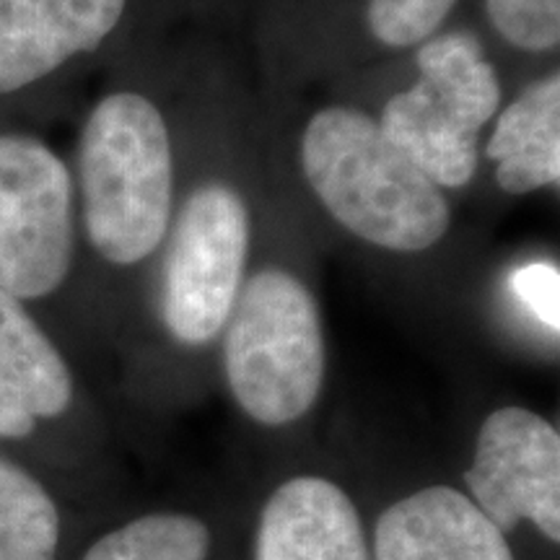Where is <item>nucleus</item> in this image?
<instances>
[{"label":"nucleus","mask_w":560,"mask_h":560,"mask_svg":"<svg viewBox=\"0 0 560 560\" xmlns=\"http://www.w3.org/2000/svg\"><path fill=\"white\" fill-rule=\"evenodd\" d=\"M301 170L327 213L374 247L423 252L450 231L441 187L353 107L319 109L301 136Z\"/></svg>","instance_id":"1"},{"label":"nucleus","mask_w":560,"mask_h":560,"mask_svg":"<svg viewBox=\"0 0 560 560\" xmlns=\"http://www.w3.org/2000/svg\"><path fill=\"white\" fill-rule=\"evenodd\" d=\"M79 174L91 247L112 265H136L172 221L174 161L164 117L145 96L117 91L91 109Z\"/></svg>","instance_id":"2"},{"label":"nucleus","mask_w":560,"mask_h":560,"mask_svg":"<svg viewBox=\"0 0 560 560\" xmlns=\"http://www.w3.org/2000/svg\"><path fill=\"white\" fill-rule=\"evenodd\" d=\"M223 330L231 395L252 420L289 425L314 408L325 382V332L306 283L289 270H260Z\"/></svg>","instance_id":"3"},{"label":"nucleus","mask_w":560,"mask_h":560,"mask_svg":"<svg viewBox=\"0 0 560 560\" xmlns=\"http://www.w3.org/2000/svg\"><path fill=\"white\" fill-rule=\"evenodd\" d=\"M420 79L384 104V138L436 187L470 185L480 130L501 104V83L470 32L439 34L418 50Z\"/></svg>","instance_id":"4"},{"label":"nucleus","mask_w":560,"mask_h":560,"mask_svg":"<svg viewBox=\"0 0 560 560\" xmlns=\"http://www.w3.org/2000/svg\"><path fill=\"white\" fill-rule=\"evenodd\" d=\"M73 213V179L58 153L32 136H0V289L34 301L66 283Z\"/></svg>","instance_id":"5"},{"label":"nucleus","mask_w":560,"mask_h":560,"mask_svg":"<svg viewBox=\"0 0 560 560\" xmlns=\"http://www.w3.org/2000/svg\"><path fill=\"white\" fill-rule=\"evenodd\" d=\"M249 244L242 195L208 182L187 198L164 260L161 314L185 346H206L234 312Z\"/></svg>","instance_id":"6"},{"label":"nucleus","mask_w":560,"mask_h":560,"mask_svg":"<svg viewBox=\"0 0 560 560\" xmlns=\"http://www.w3.org/2000/svg\"><path fill=\"white\" fill-rule=\"evenodd\" d=\"M465 480L470 501L503 535L532 522L545 540L560 542V436L537 412H490Z\"/></svg>","instance_id":"7"},{"label":"nucleus","mask_w":560,"mask_h":560,"mask_svg":"<svg viewBox=\"0 0 560 560\" xmlns=\"http://www.w3.org/2000/svg\"><path fill=\"white\" fill-rule=\"evenodd\" d=\"M128 0H0V96L94 52Z\"/></svg>","instance_id":"8"},{"label":"nucleus","mask_w":560,"mask_h":560,"mask_svg":"<svg viewBox=\"0 0 560 560\" xmlns=\"http://www.w3.org/2000/svg\"><path fill=\"white\" fill-rule=\"evenodd\" d=\"M374 560H514L470 495L433 486L392 503L376 522Z\"/></svg>","instance_id":"9"},{"label":"nucleus","mask_w":560,"mask_h":560,"mask_svg":"<svg viewBox=\"0 0 560 560\" xmlns=\"http://www.w3.org/2000/svg\"><path fill=\"white\" fill-rule=\"evenodd\" d=\"M255 560H371L359 509L325 478L301 475L265 503Z\"/></svg>","instance_id":"10"},{"label":"nucleus","mask_w":560,"mask_h":560,"mask_svg":"<svg viewBox=\"0 0 560 560\" xmlns=\"http://www.w3.org/2000/svg\"><path fill=\"white\" fill-rule=\"evenodd\" d=\"M73 400V380L60 350L0 289V436L24 439L39 420L58 418Z\"/></svg>","instance_id":"11"},{"label":"nucleus","mask_w":560,"mask_h":560,"mask_svg":"<svg viewBox=\"0 0 560 560\" xmlns=\"http://www.w3.org/2000/svg\"><path fill=\"white\" fill-rule=\"evenodd\" d=\"M495 179L509 195H527L560 179V75L524 89L495 122L486 145Z\"/></svg>","instance_id":"12"},{"label":"nucleus","mask_w":560,"mask_h":560,"mask_svg":"<svg viewBox=\"0 0 560 560\" xmlns=\"http://www.w3.org/2000/svg\"><path fill=\"white\" fill-rule=\"evenodd\" d=\"M60 516L45 488L0 459V560H55Z\"/></svg>","instance_id":"13"},{"label":"nucleus","mask_w":560,"mask_h":560,"mask_svg":"<svg viewBox=\"0 0 560 560\" xmlns=\"http://www.w3.org/2000/svg\"><path fill=\"white\" fill-rule=\"evenodd\" d=\"M210 532L187 514H149L104 535L83 560H208Z\"/></svg>","instance_id":"14"},{"label":"nucleus","mask_w":560,"mask_h":560,"mask_svg":"<svg viewBox=\"0 0 560 560\" xmlns=\"http://www.w3.org/2000/svg\"><path fill=\"white\" fill-rule=\"evenodd\" d=\"M457 0H369L371 34L387 47H412L436 34Z\"/></svg>","instance_id":"15"},{"label":"nucleus","mask_w":560,"mask_h":560,"mask_svg":"<svg viewBox=\"0 0 560 560\" xmlns=\"http://www.w3.org/2000/svg\"><path fill=\"white\" fill-rule=\"evenodd\" d=\"M488 16L503 39L527 52L556 50L560 0H486Z\"/></svg>","instance_id":"16"},{"label":"nucleus","mask_w":560,"mask_h":560,"mask_svg":"<svg viewBox=\"0 0 560 560\" xmlns=\"http://www.w3.org/2000/svg\"><path fill=\"white\" fill-rule=\"evenodd\" d=\"M511 285L522 304H527L545 327H552V332H558V270L545 262L524 265L514 272Z\"/></svg>","instance_id":"17"}]
</instances>
